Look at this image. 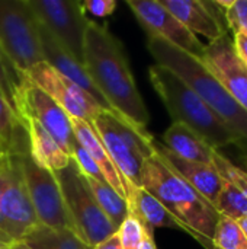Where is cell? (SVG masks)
Listing matches in <instances>:
<instances>
[{
    "label": "cell",
    "mask_w": 247,
    "mask_h": 249,
    "mask_svg": "<svg viewBox=\"0 0 247 249\" xmlns=\"http://www.w3.org/2000/svg\"><path fill=\"white\" fill-rule=\"evenodd\" d=\"M0 168H1V166H0ZM0 178H1V175H0ZM0 241L7 242V244H15V242L9 238V235H7V232H6V226H4V222H3L1 214H0Z\"/></svg>",
    "instance_id": "obj_36"
},
{
    "label": "cell",
    "mask_w": 247,
    "mask_h": 249,
    "mask_svg": "<svg viewBox=\"0 0 247 249\" xmlns=\"http://www.w3.org/2000/svg\"><path fill=\"white\" fill-rule=\"evenodd\" d=\"M70 158L73 159V162L77 165V168L80 169V172L86 177H90V178H95L100 182H106L99 166L95 163V160L92 159V156L87 153V150L76 140L73 149H71V155ZM108 184V182H106Z\"/></svg>",
    "instance_id": "obj_30"
},
{
    "label": "cell",
    "mask_w": 247,
    "mask_h": 249,
    "mask_svg": "<svg viewBox=\"0 0 247 249\" xmlns=\"http://www.w3.org/2000/svg\"><path fill=\"white\" fill-rule=\"evenodd\" d=\"M20 242L29 249H93L71 229L48 228L44 225H38Z\"/></svg>",
    "instance_id": "obj_23"
},
{
    "label": "cell",
    "mask_w": 247,
    "mask_h": 249,
    "mask_svg": "<svg viewBox=\"0 0 247 249\" xmlns=\"http://www.w3.org/2000/svg\"><path fill=\"white\" fill-rule=\"evenodd\" d=\"M137 249H157L156 248V242H154V238H153V231L148 229L146 226V232H144V238L141 241V244L138 245Z\"/></svg>",
    "instance_id": "obj_35"
},
{
    "label": "cell",
    "mask_w": 247,
    "mask_h": 249,
    "mask_svg": "<svg viewBox=\"0 0 247 249\" xmlns=\"http://www.w3.org/2000/svg\"><path fill=\"white\" fill-rule=\"evenodd\" d=\"M83 177H84V181H86L96 204L99 206L102 213L109 219V222L114 225V228L118 231L119 225L130 214L128 204H127L125 198H122L109 184L100 182V181L86 177V175H83Z\"/></svg>",
    "instance_id": "obj_24"
},
{
    "label": "cell",
    "mask_w": 247,
    "mask_h": 249,
    "mask_svg": "<svg viewBox=\"0 0 247 249\" xmlns=\"http://www.w3.org/2000/svg\"><path fill=\"white\" fill-rule=\"evenodd\" d=\"M22 82V76L16 71L13 64L0 50V92L9 101L12 108L15 109V96L16 90ZM16 112V111H15Z\"/></svg>",
    "instance_id": "obj_27"
},
{
    "label": "cell",
    "mask_w": 247,
    "mask_h": 249,
    "mask_svg": "<svg viewBox=\"0 0 247 249\" xmlns=\"http://www.w3.org/2000/svg\"><path fill=\"white\" fill-rule=\"evenodd\" d=\"M162 144L182 159L214 165L215 150L185 124L172 123L163 134Z\"/></svg>",
    "instance_id": "obj_21"
},
{
    "label": "cell",
    "mask_w": 247,
    "mask_h": 249,
    "mask_svg": "<svg viewBox=\"0 0 247 249\" xmlns=\"http://www.w3.org/2000/svg\"><path fill=\"white\" fill-rule=\"evenodd\" d=\"M0 175V214L9 238L20 242L41 223L23 181L19 155L4 158Z\"/></svg>",
    "instance_id": "obj_8"
},
{
    "label": "cell",
    "mask_w": 247,
    "mask_h": 249,
    "mask_svg": "<svg viewBox=\"0 0 247 249\" xmlns=\"http://www.w3.org/2000/svg\"><path fill=\"white\" fill-rule=\"evenodd\" d=\"M146 226L134 216L128 214L119 225L116 233L122 249H137L144 238Z\"/></svg>",
    "instance_id": "obj_29"
},
{
    "label": "cell",
    "mask_w": 247,
    "mask_h": 249,
    "mask_svg": "<svg viewBox=\"0 0 247 249\" xmlns=\"http://www.w3.org/2000/svg\"><path fill=\"white\" fill-rule=\"evenodd\" d=\"M0 48L20 76L45 61L39 22L28 0H0Z\"/></svg>",
    "instance_id": "obj_7"
},
{
    "label": "cell",
    "mask_w": 247,
    "mask_h": 249,
    "mask_svg": "<svg viewBox=\"0 0 247 249\" xmlns=\"http://www.w3.org/2000/svg\"><path fill=\"white\" fill-rule=\"evenodd\" d=\"M19 159L23 181L39 223L48 228H66L73 231L54 172L38 166L31 158L29 150L19 155Z\"/></svg>",
    "instance_id": "obj_10"
},
{
    "label": "cell",
    "mask_w": 247,
    "mask_h": 249,
    "mask_svg": "<svg viewBox=\"0 0 247 249\" xmlns=\"http://www.w3.org/2000/svg\"><path fill=\"white\" fill-rule=\"evenodd\" d=\"M233 45L237 57L242 60V63L247 67V35L245 34H234L233 36Z\"/></svg>",
    "instance_id": "obj_33"
},
{
    "label": "cell",
    "mask_w": 247,
    "mask_h": 249,
    "mask_svg": "<svg viewBox=\"0 0 247 249\" xmlns=\"http://www.w3.org/2000/svg\"><path fill=\"white\" fill-rule=\"evenodd\" d=\"M153 149L182 179H185L192 188H195L208 203H211L213 206L215 204L226 179L220 175L214 165L182 159L156 140L153 142Z\"/></svg>",
    "instance_id": "obj_17"
},
{
    "label": "cell",
    "mask_w": 247,
    "mask_h": 249,
    "mask_svg": "<svg viewBox=\"0 0 247 249\" xmlns=\"http://www.w3.org/2000/svg\"><path fill=\"white\" fill-rule=\"evenodd\" d=\"M0 249H13V244H7L0 241Z\"/></svg>",
    "instance_id": "obj_39"
},
{
    "label": "cell",
    "mask_w": 247,
    "mask_h": 249,
    "mask_svg": "<svg viewBox=\"0 0 247 249\" xmlns=\"http://www.w3.org/2000/svg\"><path fill=\"white\" fill-rule=\"evenodd\" d=\"M128 213L137 217L144 226L154 231L156 228H170L183 231L188 233L186 228L147 190L143 187H135L127 198Z\"/></svg>",
    "instance_id": "obj_20"
},
{
    "label": "cell",
    "mask_w": 247,
    "mask_h": 249,
    "mask_svg": "<svg viewBox=\"0 0 247 249\" xmlns=\"http://www.w3.org/2000/svg\"><path fill=\"white\" fill-rule=\"evenodd\" d=\"M83 10L89 12L98 18H106L111 16L116 9L115 0H86L82 3Z\"/></svg>",
    "instance_id": "obj_32"
},
{
    "label": "cell",
    "mask_w": 247,
    "mask_h": 249,
    "mask_svg": "<svg viewBox=\"0 0 247 249\" xmlns=\"http://www.w3.org/2000/svg\"><path fill=\"white\" fill-rule=\"evenodd\" d=\"M3 160H4V156L1 155V152H0V166L3 165Z\"/></svg>",
    "instance_id": "obj_40"
},
{
    "label": "cell",
    "mask_w": 247,
    "mask_h": 249,
    "mask_svg": "<svg viewBox=\"0 0 247 249\" xmlns=\"http://www.w3.org/2000/svg\"><path fill=\"white\" fill-rule=\"evenodd\" d=\"M237 223H239V226L242 228L243 233L246 235V238H247V216L246 217H242V219H239V220H237Z\"/></svg>",
    "instance_id": "obj_37"
},
{
    "label": "cell",
    "mask_w": 247,
    "mask_h": 249,
    "mask_svg": "<svg viewBox=\"0 0 247 249\" xmlns=\"http://www.w3.org/2000/svg\"><path fill=\"white\" fill-rule=\"evenodd\" d=\"M39 36H41V45H42V53H44L45 63H48L51 67H54L57 71H60L67 79H70L73 83H76L84 92H87L103 111H108V112L122 118L121 115H118L111 108V105L106 102V99L98 90V88L92 82L90 76L87 74L84 66L82 63H79L41 23H39ZM122 120H125V118H122Z\"/></svg>",
    "instance_id": "obj_16"
},
{
    "label": "cell",
    "mask_w": 247,
    "mask_h": 249,
    "mask_svg": "<svg viewBox=\"0 0 247 249\" xmlns=\"http://www.w3.org/2000/svg\"><path fill=\"white\" fill-rule=\"evenodd\" d=\"M54 175L60 185L73 232L82 241L90 247H96L116 232L96 204L83 174L73 159L66 168L54 172Z\"/></svg>",
    "instance_id": "obj_6"
},
{
    "label": "cell",
    "mask_w": 247,
    "mask_h": 249,
    "mask_svg": "<svg viewBox=\"0 0 247 249\" xmlns=\"http://www.w3.org/2000/svg\"><path fill=\"white\" fill-rule=\"evenodd\" d=\"M90 125L100 139L111 160L119 171L127 190V198L135 187H141L144 160L154 153V137L131 123L103 111Z\"/></svg>",
    "instance_id": "obj_5"
},
{
    "label": "cell",
    "mask_w": 247,
    "mask_h": 249,
    "mask_svg": "<svg viewBox=\"0 0 247 249\" xmlns=\"http://www.w3.org/2000/svg\"><path fill=\"white\" fill-rule=\"evenodd\" d=\"M38 22L83 64L84 38L90 19L82 1L74 0H28Z\"/></svg>",
    "instance_id": "obj_9"
},
{
    "label": "cell",
    "mask_w": 247,
    "mask_h": 249,
    "mask_svg": "<svg viewBox=\"0 0 247 249\" xmlns=\"http://www.w3.org/2000/svg\"><path fill=\"white\" fill-rule=\"evenodd\" d=\"M28 150L26 131L15 109L0 92V152L7 158L22 155Z\"/></svg>",
    "instance_id": "obj_22"
},
{
    "label": "cell",
    "mask_w": 247,
    "mask_h": 249,
    "mask_svg": "<svg viewBox=\"0 0 247 249\" xmlns=\"http://www.w3.org/2000/svg\"><path fill=\"white\" fill-rule=\"evenodd\" d=\"M201 60L247 112V67L237 57L229 34L205 45Z\"/></svg>",
    "instance_id": "obj_14"
},
{
    "label": "cell",
    "mask_w": 247,
    "mask_h": 249,
    "mask_svg": "<svg viewBox=\"0 0 247 249\" xmlns=\"http://www.w3.org/2000/svg\"><path fill=\"white\" fill-rule=\"evenodd\" d=\"M224 19L233 34L247 35V0H234L224 12Z\"/></svg>",
    "instance_id": "obj_31"
},
{
    "label": "cell",
    "mask_w": 247,
    "mask_h": 249,
    "mask_svg": "<svg viewBox=\"0 0 247 249\" xmlns=\"http://www.w3.org/2000/svg\"><path fill=\"white\" fill-rule=\"evenodd\" d=\"M0 50H1V48H0Z\"/></svg>",
    "instance_id": "obj_41"
},
{
    "label": "cell",
    "mask_w": 247,
    "mask_h": 249,
    "mask_svg": "<svg viewBox=\"0 0 247 249\" xmlns=\"http://www.w3.org/2000/svg\"><path fill=\"white\" fill-rule=\"evenodd\" d=\"M160 3L192 34L204 35L210 42L229 34L224 13L214 1L160 0Z\"/></svg>",
    "instance_id": "obj_15"
},
{
    "label": "cell",
    "mask_w": 247,
    "mask_h": 249,
    "mask_svg": "<svg viewBox=\"0 0 247 249\" xmlns=\"http://www.w3.org/2000/svg\"><path fill=\"white\" fill-rule=\"evenodd\" d=\"M214 249H215V248H214Z\"/></svg>",
    "instance_id": "obj_42"
},
{
    "label": "cell",
    "mask_w": 247,
    "mask_h": 249,
    "mask_svg": "<svg viewBox=\"0 0 247 249\" xmlns=\"http://www.w3.org/2000/svg\"><path fill=\"white\" fill-rule=\"evenodd\" d=\"M214 166L217 168V171L220 172V175L224 179L233 182L237 188H240L246 194L247 197V172L243 168L234 165L226 155H223L221 152H217V150L214 153Z\"/></svg>",
    "instance_id": "obj_28"
},
{
    "label": "cell",
    "mask_w": 247,
    "mask_h": 249,
    "mask_svg": "<svg viewBox=\"0 0 247 249\" xmlns=\"http://www.w3.org/2000/svg\"><path fill=\"white\" fill-rule=\"evenodd\" d=\"M127 4L148 34V38H160L194 57L202 58L205 45L178 20L160 0H127Z\"/></svg>",
    "instance_id": "obj_13"
},
{
    "label": "cell",
    "mask_w": 247,
    "mask_h": 249,
    "mask_svg": "<svg viewBox=\"0 0 247 249\" xmlns=\"http://www.w3.org/2000/svg\"><path fill=\"white\" fill-rule=\"evenodd\" d=\"M214 209L220 216L237 222L239 219L247 216L246 194L240 188H237L233 182L226 179L224 187L214 204Z\"/></svg>",
    "instance_id": "obj_25"
},
{
    "label": "cell",
    "mask_w": 247,
    "mask_h": 249,
    "mask_svg": "<svg viewBox=\"0 0 247 249\" xmlns=\"http://www.w3.org/2000/svg\"><path fill=\"white\" fill-rule=\"evenodd\" d=\"M213 245L215 249H247V238L236 220L220 216Z\"/></svg>",
    "instance_id": "obj_26"
},
{
    "label": "cell",
    "mask_w": 247,
    "mask_h": 249,
    "mask_svg": "<svg viewBox=\"0 0 247 249\" xmlns=\"http://www.w3.org/2000/svg\"><path fill=\"white\" fill-rule=\"evenodd\" d=\"M93 249H122V247H121L118 233L115 232L112 236H109V238L105 239L103 242H100V244H98L96 247H93Z\"/></svg>",
    "instance_id": "obj_34"
},
{
    "label": "cell",
    "mask_w": 247,
    "mask_h": 249,
    "mask_svg": "<svg viewBox=\"0 0 247 249\" xmlns=\"http://www.w3.org/2000/svg\"><path fill=\"white\" fill-rule=\"evenodd\" d=\"M13 249H29L23 242H15L13 244Z\"/></svg>",
    "instance_id": "obj_38"
},
{
    "label": "cell",
    "mask_w": 247,
    "mask_h": 249,
    "mask_svg": "<svg viewBox=\"0 0 247 249\" xmlns=\"http://www.w3.org/2000/svg\"><path fill=\"white\" fill-rule=\"evenodd\" d=\"M15 111L19 115H29L38 121L63 147L67 155L76 143L70 117L38 86L22 76V82L15 96Z\"/></svg>",
    "instance_id": "obj_12"
},
{
    "label": "cell",
    "mask_w": 247,
    "mask_h": 249,
    "mask_svg": "<svg viewBox=\"0 0 247 249\" xmlns=\"http://www.w3.org/2000/svg\"><path fill=\"white\" fill-rule=\"evenodd\" d=\"M141 187L156 197L205 249H214L213 238L220 214L195 188L182 179L156 152L144 160Z\"/></svg>",
    "instance_id": "obj_2"
},
{
    "label": "cell",
    "mask_w": 247,
    "mask_h": 249,
    "mask_svg": "<svg viewBox=\"0 0 247 249\" xmlns=\"http://www.w3.org/2000/svg\"><path fill=\"white\" fill-rule=\"evenodd\" d=\"M148 77L173 123L185 124L217 152L233 144L239 147L237 139L217 114L173 71L153 64L148 67Z\"/></svg>",
    "instance_id": "obj_4"
},
{
    "label": "cell",
    "mask_w": 247,
    "mask_h": 249,
    "mask_svg": "<svg viewBox=\"0 0 247 249\" xmlns=\"http://www.w3.org/2000/svg\"><path fill=\"white\" fill-rule=\"evenodd\" d=\"M70 124H71V130L74 134V139L87 150V153L92 156V159L95 160V163L99 166L105 181L127 201V190H125V182L119 174V171L116 169V166L114 165V162L111 160L108 152L105 150L100 139L98 137L96 131L93 130V127L83 120L79 118H70Z\"/></svg>",
    "instance_id": "obj_19"
},
{
    "label": "cell",
    "mask_w": 247,
    "mask_h": 249,
    "mask_svg": "<svg viewBox=\"0 0 247 249\" xmlns=\"http://www.w3.org/2000/svg\"><path fill=\"white\" fill-rule=\"evenodd\" d=\"M147 48L156 64L181 77L223 121L247 155V112L233 99L223 83L198 57H194L160 38H148Z\"/></svg>",
    "instance_id": "obj_3"
},
{
    "label": "cell",
    "mask_w": 247,
    "mask_h": 249,
    "mask_svg": "<svg viewBox=\"0 0 247 249\" xmlns=\"http://www.w3.org/2000/svg\"><path fill=\"white\" fill-rule=\"evenodd\" d=\"M23 76L44 90L70 118H79L90 124L103 112L87 92L45 61L35 64Z\"/></svg>",
    "instance_id": "obj_11"
},
{
    "label": "cell",
    "mask_w": 247,
    "mask_h": 249,
    "mask_svg": "<svg viewBox=\"0 0 247 249\" xmlns=\"http://www.w3.org/2000/svg\"><path fill=\"white\" fill-rule=\"evenodd\" d=\"M19 120L26 131L29 155L38 166L49 172H57L70 163V155L63 150V147L38 121L29 115H19Z\"/></svg>",
    "instance_id": "obj_18"
},
{
    "label": "cell",
    "mask_w": 247,
    "mask_h": 249,
    "mask_svg": "<svg viewBox=\"0 0 247 249\" xmlns=\"http://www.w3.org/2000/svg\"><path fill=\"white\" fill-rule=\"evenodd\" d=\"M83 66L111 108L137 128L146 130L150 114L137 89L121 41L103 25L89 22Z\"/></svg>",
    "instance_id": "obj_1"
}]
</instances>
